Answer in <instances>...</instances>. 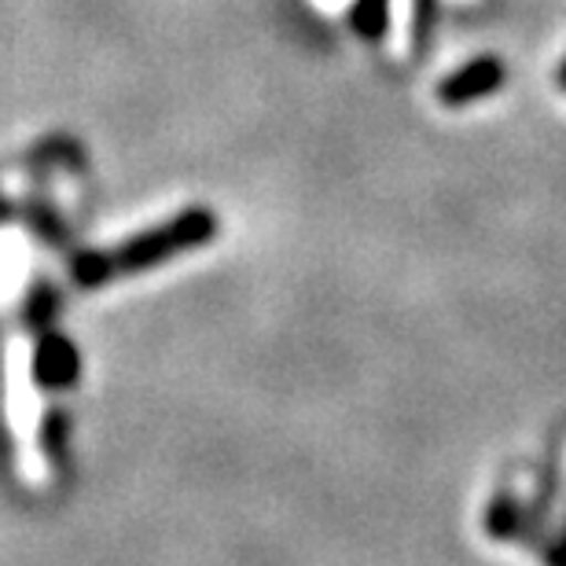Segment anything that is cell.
<instances>
[{
    "mask_svg": "<svg viewBox=\"0 0 566 566\" xmlns=\"http://www.w3.org/2000/svg\"><path fill=\"white\" fill-rule=\"evenodd\" d=\"M221 221L210 207H188L166 218L163 224L137 232L133 240L111 247V251H85L74 258V283L77 287H99L118 276H140L147 269L169 265L180 254H191L199 247L218 240Z\"/></svg>",
    "mask_w": 566,
    "mask_h": 566,
    "instance_id": "cell-1",
    "label": "cell"
},
{
    "mask_svg": "<svg viewBox=\"0 0 566 566\" xmlns=\"http://www.w3.org/2000/svg\"><path fill=\"white\" fill-rule=\"evenodd\" d=\"M556 493H559V468H556V463H548L545 482H537L534 501L526 504V526H523V534H518L523 545H534V548L541 545V534H545V523H548V512H552Z\"/></svg>",
    "mask_w": 566,
    "mask_h": 566,
    "instance_id": "cell-5",
    "label": "cell"
},
{
    "mask_svg": "<svg viewBox=\"0 0 566 566\" xmlns=\"http://www.w3.org/2000/svg\"><path fill=\"white\" fill-rule=\"evenodd\" d=\"M504 63L496 55H479V60L463 63L460 71L446 74L438 82V104L446 107H468V104H479V99L501 93L504 85Z\"/></svg>",
    "mask_w": 566,
    "mask_h": 566,
    "instance_id": "cell-2",
    "label": "cell"
},
{
    "mask_svg": "<svg viewBox=\"0 0 566 566\" xmlns=\"http://www.w3.org/2000/svg\"><path fill=\"white\" fill-rule=\"evenodd\" d=\"M434 8H438V0H416V11H412V44H416V52L427 49V44H430V27H434Z\"/></svg>",
    "mask_w": 566,
    "mask_h": 566,
    "instance_id": "cell-7",
    "label": "cell"
},
{
    "mask_svg": "<svg viewBox=\"0 0 566 566\" xmlns=\"http://www.w3.org/2000/svg\"><path fill=\"white\" fill-rule=\"evenodd\" d=\"M82 376V357L77 346L60 332H44L33 349V379L44 390H71Z\"/></svg>",
    "mask_w": 566,
    "mask_h": 566,
    "instance_id": "cell-3",
    "label": "cell"
},
{
    "mask_svg": "<svg viewBox=\"0 0 566 566\" xmlns=\"http://www.w3.org/2000/svg\"><path fill=\"white\" fill-rule=\"evenodd\" d=\"M526 526V504L515 490H501L485 507V534L493 541H518Z\"/></svg>",
    "mask_w": 566,
    "mask_h": 566,
    "instance_id": "cell-4",
    "label": "cell"
},
{
    "mask_svg": "<svg viewBox=\"0 0 566 566\" xmlns=\"http://www.w3.org/2000/svg\"><path fill=\"white\" fill-rule=\"evenodd\" d=\"M55 310V291L44 283V287L33 291V298H30V321H49Z\"/></svg>",
    "mask_w": 566,
    "mask_h": 566,
    "instance_id": "cell-9",
    "label": "cell"
},
{
    "mask_svg": "<svg viewBox=\"0 0 566 566\" xmlns=\"http://www.w3.org/2000/svg\"><path fill=\"white\" fill-rule=\"evenodd\" d=\"M0 218H8V202H4V196H0Z\"/></svg>",
    "mask_w": 566,
    "mask_h": 566,
    "instance_id": "cell-11",
    "label": "cell"
},
{
    "mask_svg": "<svg viewBox=\"0 0 566 566\" xmlns=\"http://www.w3.org/2000/svg\"><path fill=\"white\" fill-rule=\"evenodd\" d=\"M349 27H354L357 38L382 41L390 30V0H354V8H349Z\"/></svg>",
    "mask_w": 566,
    "mask_h": 566,
    "instance_id": "cell-6",
    "label": "cell"
},
{
    "mask_svg": "<svg viewBox=\"0 0 566 566\" xmlns=\"http://www.w3.org/2000/svg\"><path fill=\"white\" fill-rule=\"evenodd\" d=\"M556 85H559L563 93H566V60L559 63V71H556Z\"/></svg>",
    "mask_w": 566,
    "mask_h": 566,
    "instance_id": "cell-10",
    "label": "cell"
},
{
    "mask_svg": "<svg viewBox=\"0 0 566 566\" xmlns=\"http://www.w3.org/2000/svg\"><path fill=\"white\" fill-rule=\"evenodd\" d=\"M541 563H545V566H566V515H563V523H559L556 534H552L548 545L541 548Z\"/></svg>",
    "mask_w": 566,
    "mask_h": 566,
    "instance_id": "cell-8",
    "label": "cell"
}]
</instances>
